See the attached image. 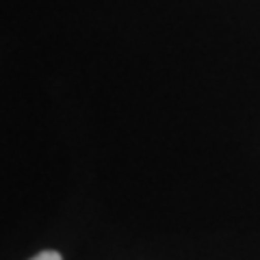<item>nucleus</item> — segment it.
Segmentation results:
<instances>
[{
    "mask_svg": "<svg viewBox=\"0 0 260 260\" xmlns=\"http://www.w3.org/2000/svg\"><path fill=\"white\" fill-rule=\"evenodd\" d=\"M30 260H63L59 251H54V249H46L42 251V254H37V256H32Z\"/></svg>",
    "mask_w": 260,
    "mask_h": 260,
    "instance_id": "nucleus-1",
    "label": "nucleus"
}]
</instances>
